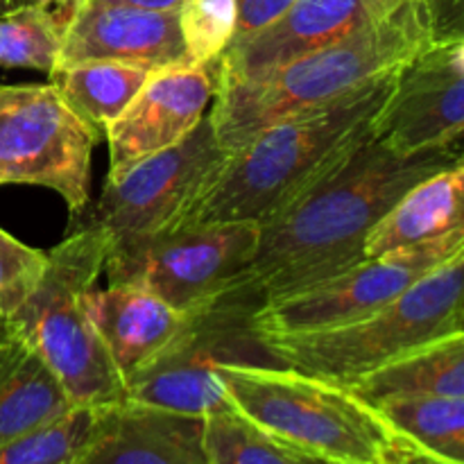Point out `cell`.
I'll list each match as a JSON object with an SVG mask.
<instances>
[{
	"label": "cell",
	"instance_id": "cell-1",
	"mask_svg": "<svg viewBox=\"0 0 464 464\" xmlns=\"http://www.w3.org/2000/svg\"><path fill=\"white\" fill-rule=\"evenodd\" d=\"M462 148L399 154L374 134L293 204L261 222L252 261L216 295L256 311L365 261V238L401 195L462 163Z\"/></svg>",
	"mask_w": 464,
	"mask_h": 464
},
{
	"label": "cell",
	"instance_id": "cell-2",
	"mask_svg": "<svg viewBox=\"0 0 464 464\" xmlns=\"http://www.w3.org/2000/svg\"><path fill=\"white\" fill-rule=\"evenodd\" d=\"M397 71L353 93L284 118L227 154L207 184L163 229L204 222H266L315 186L374 134ZM161 231V229H159Z\"/></svg>",
	"mask_w": 464,
	"mask_h": 464
},
{
	"label": "cell",
	"instance_id": "cell-3",
	"mask_svg": "<svg viewBox=\"0 0 464 464\" xmlns=\"http://www.w3.org/2000/svg\"><path fill=\"white\" fill-rule=\"evenodd\" d=\"M433 44L424 0H403L388 16L249 80L220 82L211 104L213 130L227 154L284 118L326 107L399 71Z\"/></svg>",
	"mask_w": 464,
	"mask_h": 464
},
{
	"label": "cell",
	"instance_id": "cell-4",
	"mask_svg": "<svg viewBox=\"0 0 464 464\" xmlns=\"http://www.w3.org/2000/svg\"><path fill=\"white\" fill-rule=\"evenodd\" d=\"M462 295L464 252L361 320L261 340L281 367L347 388L421 344L464 334Z\"/></svg>",
	"mask_w": 464,
	"mask_h": 464
},
{
	"label": "cell",
	"instance_id": "cell-5",
	"mask_svg": "<svg viewBox=\"0 0 464 464\" xmlns=\"http://www.w3.org/2000/svg\"><path fill=\"white\" fill-rule=\"evenodd\" d=\"M231 406L281 442L335 464H381L397 435L349 388L279 365H218Z\"/></svg>",
	"mask_w": 464,
	"mask_h": 464
},
{
	"label": "cell",
	"instance_id": "cell-6",
	"mask_svg": "<svg viewBox=\"0 0 464 464\" xmlns=\"http://www.w3.org/2000/svg\"><path fill=\"white\" fill-rule=\"evenodd\" d=\"M113 238L95 227L71 229L48 252L44 276L12 320L62 381L75 406L104 408L125 399V381L109 358L86 295L104 272Z\"/></svg>",
	"mask_w": 464,
	"mask_h": 464
},
{
	"label": "cell",
	"instance_id": "cell-7",
	"mask_svg": "<svg viewBox=\"0 0 464 464\" xmlns=\"http://www.w3.org/2000/svg\"><path fill=\"white\" fill-rule=\"evenodd\" d=\"M252 317L247 306L222 297L188 311L170 344L127 376L125 399L193 417L231 408L218 381V365H279L254 331Z\"/></svg>",
	"mask_w": 464,
	"mask_h": 464
},
{
	"label": "cell",
	"instance_id": "cell-8",
	"mask_svg": "<svg viewBox=\"0 0 464 464\" xmlns=\"http://www.w3.org/2000/svg\"><path fill=\"white\" fill-rule=\"evenodd\" d=\"M258 222H204L116 240L104 261L109 284L139 285L175 311L216 297L256 254Z\"/></svg>",
	"mask_w": 464,
	"mask_h": 464
},
{
	"label": "cell",
	"instance_id": "cell-9",
	"mask_svg": "<svg viewBox=\"0 0 464 464\" xmlns=\"http://www.w3.org/2000/svg\"><path fill=\"white\" fill-rule=\"evenodd\" d=\"M98 143L50 82L0 84V186L54 190L75 220L91 204V154Z\"/></svg>",
	"mask_w": 464,
	"mask_h": 464
},
{
	"label": "cell",
	"instance_id": "cell-10",
	"mask_svg": "<svg viewBox=\"0 0 464 464\" xmlns=\"http://www.w3.org/2000/svg\"><path fill=\"white\" fill-rule=\"evenodd\" d=\"M462 252L464 229H456L430 243L365 258L320 284L263 304L254 311V331L258 338H266L308 334L361 320Z\"/></svg>",
	"mask_w": 464,
	"mask_h": 464
},
{
	"label": "cell",
	"instance_id": "cell-11",
	"mask_svg": "<svg viewBox=\"0 0 464 464\" xmlns=\"http://www.w3.org/2000/svg\"><path fill=\"white\" fill-rule=\"evenodd\" d=\"M227 150L218 143L211 116H204L179 143L143 159L121 177H107L102 195L89 204L71 229L95 227L116 240L154 234L207 184Z\"/></svg>",
	"mask_w": 464,
	"mask_h": 464
},
{
	"label": "cell",
	"instance_id": "cell-12",
	"mask_svg": "<svg viewBox=\"0 0 464 464\" xmlns=\"http://www.w3.org/2000/svg\"><path fill=\"white\" fill-rule=\"evenodd\" d=\"M464 41L430 44L403 63L374 121V139L399 154L462 148Z\"/></svg>",
	"mask_w": 464,
	"mask_h": 464
},
{
	"label": "cell",
	"instance_id": "cell-13",
	"mask_svg": "<svg viewBox=\"0 0 464 464\" xmlns=\"http://www.w3.org/2000/svg\"><path fill=\"white\" fill-rule=\"evenodd\" d=\"M220 82V59L154 71L130 107L109 125V177L179 143L207 116Z\"/></svg>",
	"mask_w": 464,
	"mask_h": 464
},
{
	"label": "cell",
	"instance_id": "cell-14",
	"mask_svg": "<svg viewBox=\"0 0 464 464\" xmlns=\"http://www.w3.org/2000/svg\"><path fill=\"white\" fill-rule=\"evenodd\" d=\"M403 0H295L275 23L227 45L220 82L249 80L320 50L358 27L388 16ZM218 82V84H220Z\"/></svg>",
	"mask_w": 464,
	"mask_h": 464
},
{
	"label": "cell",
	"instance_id": "cell-15",
	"mask_svg": "<svg viewBox=\"0 0 464 464\" xmlns=\"http://www.w3.org/2000/svg\"><path fill=\"white\" fill-rule=\"evenodd\" d=\"M80 62H121L150 71L193 63L186 53L179 12L98 3L86 5L63 36L59 66Z\"/></svg>",
	"mask_w": 464,
	"mask_h": 464
},
{
	"label": "cell",
	"instance_id": "cell-16",
	"mask_svg": "<svg viewBox=\"0 0 464 464\" xmlns=\"http://www.w3.org/2000/svg\"><path fill=\"white\" fill-rule=\"evenodd\" d=\"M77 464H208L204 417L122 401L98 408Z\"/></svg>",
	"mask_w": 464,
	"mask_h": 464
},
{
	"label": "cell",
	"instance_id": "cell-17",
	"mask_svg": "<svg viewBox=\"0 0 464 464\" xmlns=\"http://www.w3.org/2000/svg\"><path fill=\"white\" fill-rule=\"evenodd\" d=\"M86 311L122 381L163 352L186 322V313L127 284L91 290Z\"/></svg>",
	"mask_w": 464,
	"mask_h": 464
},
{
	"label": "cell",
	"instance_id": "cell-18",
	"mask_svg": "<svg viewBox=\"0 0 464 464\" xmlns=\"http://www.w3.org/2000/svg\"><path fill=\"white\" fill-rule=\"evenodd\" d=\"M72 408L75 403L34 344L12 320L0 317V444Z\"/></svg>",
	"mask_w": 464,
	"mask_h": 464
},
{
	"label": "cell",
	"instance_id": "cell-19",
	"mask_svg": "<svg viewBox=\"0 0 464 464\" xmlns=\"http://www.w3.org/2000/svg\"><path fill=\"white\" fill-rule=\"evenodd\" d=\"M464 161L426 177L392 204L365 238V258L430 243L464 229Z\"/></svg>",
	"mask_w": 464,
	"mask_h": 464
},
{
	"label": "cell",
	"instance_id": "cell-20",
	"mask_svg": "<svg viewBox=\"0 0 464 464\" xmlns=\"http://www.w3.org/2000/svg\"><path fill=\"white\" fill-rule=\"evenodd\" d=\"M347 388L370 406L394 397H464V334L421 344Z\"/></svg>",
	"mask_w": 464,
	"mask_h": 464
},
{
	"label": "cell",
	"instance_id": "cell-21",
	"mask_svg": "<svg viewBox=\"0 0 464 464\" xmlns=\"http://www.w3.org/2000/svg\"><path fill=\"white\" fill-rule=\"evenodd\" d=\"M152 72L134 63L80 62L54 68L48 77L63 102L102 140Z\"/></svg>",
	"mask_w": 464,
	"mask_h": 464
},
{
	"label": "cell",
	"instance_id": "cell-22",
	"mask_svg": "<svg viewBox=\"0 0 464 464\" xmlns=\"http://www.w3.org/2000/svg\"><path fill=\"white\" fill-rule=\"evenodd\" d=\"M374 408L397 438L453 464H464V397H394Z\"/></svg>",
	"mask_w": 464,
	"mask_h": 464
},
{
	"label": "cell",
	"instance_id": "cell-23",
	"mask_svg": "<svg viewBox=\"0 0 464 464\" xmlns=\"http://www.w3.org/2000/svg\"><path fill=\"white\" fill-rule=\"evenodd\" d=\"M208 464H324L263 430L234 406L204 417Z\"/></svg>",
	"mask_w": 464,
	"mask_h": 464
},
{
	"label": "cell",
	"instance_id": "cell-24",
	"mask_svg": "<svg viewBox=\"0 0 464 464\" xmlns=\"http://www.w3.org/2000/svg\"><path fill=\"white\" fill-rule=\"evenodd\" d=\"M98 408L75 406L50 424L0 444V464H77Z\"/></svg>",
	"mask_w": 464,
	"mask_h": 464
},
{
	"label": "cell",
	"instance_id": "cell-25",
	"mask_svg": "<svg viewBox=\"0 0 464 464\" xmlns=\"http://www.w3.org/2000/svg\"><path fill=\"white\" fill-rule=\"evenodd\" d=\"M62 34L34 3L0 12V66L50 75L59 66Z\"/></svg>",
	"mask_w": 464,
	"mask_h": 464
},
{
	"label": "cell",
	"instance_id": "cell-26",
	"mask_svg": "<svg viewBox=\"0 0 464 464\" xmlns=\"http://www.w3.org/2000/svg\"><path fill=\"white\" fill-rule=\"evenodd\" d=\"M179 21L190 62H218L234 39L236 5L234 0H186Z\"/></svg>",
	"mask_w": 464,
	"mask_h": 464
},
{
	"label": "cell",
	"instance_id": "cell-27",
	"mask_svg": "<svg viewBox=\"0 0 464 464\" xmlns=\"http://www.w3.org/2000/svg\"><path fill=\"white\" fill-rule=\"evenodd\" d=\"M48 254L0 229V317H12L44 276Z\"/></svg>",
	"mask_w": 464,
	"mask_h": 464
},
{
	"label": "cell",
	"instance_id": "cell-28",
	"mask_svg": "<svg viewBox=\"0 0 464 464\" xmlns=\"http://www.w3.org/2000/svg\"><path fill=\"white\" fill-rule=\"evenodd\" d=\"M293 3L295 0H234L236 27L231 44H238V41L261 32L263 27L275 23Z\"/></svg>",
	"mask_w": 464,
	"mask_h": 464
},
{
	"label": "cell",
	"instance_id": "cell-29",
	"mask_svg": "<svg viewBox=\"0 0 464 464\" xmlns=\"http://www.w3.org/2000/svg\"><path fill=\"white\" fill-rule=\"evenodd\" d=\"M433 30V44L464 41V0H424Z\"/></svg>",
	"mask_w": 464,
	"mask_h": 464
},
{
	"label": "cell",
	"instance_id": "cell-30",
	"mask_svg": "<svg viewBox=\"0 0 464 464\" xmlns=\"http://www.w3.org/2000/svg\"><path fill=\"white\" fill-rule=\"evenodd\" d=\"M30 3H34L36 7L50 18L54 30H57L63 39L66 32L71 30V25L77 21V16L84 12V7L91 0H30Z\"/></svg>",
	"mask_w": 464,
	"mask_h": 464
},
{
	"label": "cell",
	"instance_id": "cell-31",
	"mask_svg": "<svg viewBox=\"0 0 464 464\" xmlns=\"http://www.w3.org/2000/svg\"><path fill=\"white\" fill-rule=\"evenodd\" d=\"M381 464H453V462L433 456V453L424 451V449H420V447H415V444L406 442V440L397 438L392 442V447L385 451L383 462Z\"/></svg>",
	"mask_w": 464,
	"mask_h": 464
},
{
	"label": "cell",
	"instance_id": "cell-32",
	"mask_svg": "<svg viewBox=\"0 0 464 464\" xmlns=\"http://www.w3.org/2000/svg\"><path fill=\"white\" fill-rule=\"evenodd\" d=\"M98 5H125V7L150 9V12H179L186 0H91Z\"/></svg>",
	"mask_w": 464,
	"mask_h": 464
},
{
	"label": "cell",
	"instance_id": "cell-33",
	"mask_svg": "<svg viewBox=\"0 0 464 464\" xmlns=\"http://www.w3.org/2000/svg\"><path fill=\"white\" fill-rule=\"evenodd\" d=\"M30 0H0V12H7V9L21 7V5H27Z\"/></svg>",
	"mask_w": 464,
	"mask_h": 464
},
{
	"label": "cell",
	"instance_id": "cell-34",
	"mask_svg": "<svg viewBox=\"0 0 464 464\" xmlns=\"http://www.w3.org/2000/svg\"><path fill=\"white\" fill-rule=\"evenodd\" d=\"M324 464H335V462H324Z\"/></svg>",
	"mask_w": 464,
	"mask_h": 464
}]
</instances>
